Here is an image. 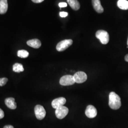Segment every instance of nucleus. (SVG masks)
<instances>
[{"instance_id":"nucleus-1","label":"nucleus","mask_w":128,"mask_h":128,"mask_svg":"<svg viewBox=\"0 0 128 128\" xmlns=\"http://www.w3.org/2000/svg\"><path fill=\"white\" fill-rule=\"evenodd\" d=\"M122 105L120 98L114 92H112L109 94V105L113 110H118Z\"/></svg>"},{"instance_id":"nucleus-2","label":"nucleus","mask_w":128,"mask_h":128,"mask_svg":"<svg viewBox=\"0 0 128 128\" xmlns=\"http://www.w3.org/2000/svg\"><path fill=\"white\" fill-rule=\"evenodd\" d=\"M96 37L99 39L102 44H107L109 41V35L108 33L104 30H99L96 32Z\"/></svg>"},{"instance_id":"nucleus-3","label":"nucleus","mask_w":128,"mask_h":128,"mask_svg":"<svg viewBox=\"0 0 128 128\" xmlns=\"http://www.w3.org/2000/svg\"><path fill=\"white\" fill-rule=\"evenodd\" d=\"M72 40H64L60 42L56 46V49L58 51L61 52L66 50L73 44Z\"/></svg>"},{"instance_id":"nucleus-4","label":"nucleus","mask_w":128,"mask_h":128,"mask_svg":"<svg viewBox=\"0 0 128 128\" xmlns=\"http://www.w3.org/2000/svg\"><path fill=\"white\" fill-rule=\"evenodd\" d=\"M60 83L62 86H68L73 85L75 83V81L73 76L66 75L60 78Z\"/></svg>"},{"instance_id":"nucleus-5","label":"nucleus","mask_w":128,"mask_h":128,"mask_svg":"<svg viewBox=\"0 0 128 128\" xmlns=\"http://www.w3.org/2000/svg\"><path fill=\"white\" fill-rule=\"evenodd\" d=\"M34 112L37 119L40 120L44 119L46 116V110L44 108L40 105H37L35 107Z\"/></svg>"},{"instance_id":"nucleus-6","label":"nucleus","mask_w":128,"mask_h":128,"mask_svg":"<svg viewBox=\"0 0 128 128\" xmlns=\"http://www.w3.org/2000/svg\"><path fill=\"white\" fill-rule=\"evenodd\" d=\"M73 78L75 82L78 84H81L86 81L87 76V74L84 72L79 71L74 74Z\"/></svg>"},{"instance_id":"nucleus-7","label":"nucleus","mask_w":128,"mask_h":128,"mask_svg":"<svg viewBox=\"0 0 128 128\" xmlns=\"http://www.w3.org/2000/svg\"><path fill=\"white\" fill-rule=\"evenodd\" d=\"M68 109L66 107L63 106L56 110L55 114L58 119H63L68 115Z\"/></svg>"},{"instance_id":"nucleus-8","label":"nucleus","mask_w":128,"mask_h":128,"mask_svg":"<svg viewBox=\"0 0 128 128\" xmlns=\"http://www.w3.org/2000/svg\"><path fill=\"white\" fill-rule=\"evenodd\" d=\"M86 116L89 118H94L96 117L97 114V111L96 108L92 105L87 106L85 111Z\"/></svg>"},{"instance_id":"nucleus-9","label":"nucleus","mask_w":128,"mask_h":128,"mask_svg":"<svg viewBox=\"0 0 128 128\" xmlns=\"http://www.w3.org/2000/svg\"><path fill=\"white\" fill-rule=\"evenodd\" d=\"M66 102V99L64 97H60L53 100L52 102V106L54 109H58L61 106H64Z\"/></svg>"},{"instance_id":"nucleus-10","label":"nucleus","mask_w":128,"mask_h":128,"mask_svg":"<svg viewBox=\"0 0 128 128\" xmlns=\"http://www.w3.org/2000/svg\"><path fill=\"white\" fill-rule=\"evenodd\" d=\"M92 4L97 12L101 14L104 12V9L101 5L100 0H92Z\"/></svg>"},{"instance_id":"nucleus-11","label":"nucleus","mask_w":128,"mask_h":128,"mask_svg":"<svg viewBox=\"0 0 128 128\" xmlns=\"http://www.w3.org/2000/svg\"><path fill=\"white\" fill-rule=\"evenodd\" d=\"M5 104L10 109L14 110L17 108V104L15 102V99L14 98L10 97L6 98L5 100Z\"/></svg>"},{"instance_id":"nucleus-12","label":"nucleus","mask_w":128,"mask_h":128,"mask_svg":"<svg viewBox=\"0 0 128 128\" xmlns=\"http://www.w3.org/2000/svg\"><path fill=\"white\" fill-rule=\"evenodd\" d=\"M28 45L34 48H38L41 46L40 41L38 39H33L27 42Z\"/></svg>"},{"instance_id":"nucleus-13","label":"nucleus","mask_w":128,"mask_h":128,"mask_svg":"<svg viewBox=\"0 0 128 128\" xmlns=\"http://www.w3.org/2000/svg\"><path fill=\"white\" fill-rule=\"evenodd\" d=\"M7 0H0V14H5L8 10Z\"/></svg>"},{"instance_id":"nucleus-14","label":"nucleus","mask_w":128,"mask_h":128,"mask_svg":"<svg viewBox=\"0 0 128 128\" xmlns=\"http://www.w3.org/2000/svg\"><path fill=\"white\" fill-rule=\"evenodd\" d=\"M69 6L72 9L78 10L80 8V5L78 0H67Z\"/></svg>"},{"instance_id":"nucleus-15","label":"nucleus","mask_w":128,"mask_h":128,"mask_svg":"<svg viewBox=\"0 0 128 128\" xmlns=\"http://www.w3.org/2000/svg\"><path fill=\"white\" fill-rule=\"evenodd\" d=\"M117 6L120 9L124 10H128V1L127 0H119Z\"/></svg>"},{"instance_id":"nucleus-16","label":"nucleus","mask_w":128,"mask_h":128,"mask_svg":"<svg viewBox=\"0 0 128 128\" xmlns=\"http://www.w3.org/2000/svg\"><path fill=\"white\" fill-rule=\"evenodd\" d=\"M13 71L16 73H20L24 71V69L23 68V65L20 63H15L13 65L12 68Z\"/></svg>"},{"instance_id":"nucleus-17","label":"nucleus","mask_w":128,"mask_h":128,"mask_svg":"<svg viewBox=\"0 0 128 128\" xmlns=\"http://www.w3.org/2000/svg\"><path fill=\"white\" fill-rule=\"evenodd\" d=\"M17 56L20 58H27L29 56V53L25 50H20L17 52Z\"/></svg>"},{"instance_id":"nucleus-18","label":"nucleus","mask_w":128,"mask_h":128,"mask_svg":"<svg viewBox=\"0 0 128 128\" xmlns=\"http://www.w3.org/2000/svg\"><path fill=\"white\" fill-rule=\"evenodd\" d=\"M8 79L7 78H0V86H5L8 82Z\"/></svg>"},{"instance_id":"nucleus-19","label":"nucleus","mask_w":128,"mask_h":128,"mask_svg":"<svg viewBox=\"0 0 128 128\" xmlns=\"http://www.w3.org/2000/svg\"><path fill=\"white\" fill-rule=\"evenodd\" d=\"M60 17H61L62 18H64V17H66L68 15V13L66 12H60Z\"/></svg>"},{"instance_id":"nucleus-20","label":"nucleus","mask_w":128,"mask_h":128,"mask_svg":"<svg viewBox=\"0 0 128 128\" xmlns=\"http://www.w3.org/2000/svg\"><path fill=\"white\" fill-rule=\"evenodd\" d=\"M59 6L60 8H64V7H66L67 6V4L66 2H60L59 4Z\"/></svg>"},{"instance_id":"nucleus-21","label":"nucleus","mask_w":128,"mask_h":128,"mask_svg":"<svg viewBox=\"0 0 128 128\" xmlns=\"http://www.w3.org/2000/svg\"><path fill=\"white\" fill-rule=\"evenodd\" d=\"M4 116V111L0 108V119H2Z\"/></svg>"},{"instance_id":"nucleus-22","label":"nucleus","mask_w":128,"mask_h":128,"mask_svg":"<svg viewBox=\"0 0 128 128\" xmlns=\"http://www.w3.org/2000/svg\"><path fill=\"white\" fill-rule=\"evenodd\" d=\"M32 2L34 3H36V4H38V3H40L42 2H43L44 0H32Z\"/></svg>"},{"instance_id":"nucleus-23","label":"nucleus","mask_w":128,"mask_h":128,"mask_svg":"<svg viewBox=\"0 0 128 128\" xmlns=\"http://www.w3.org/2000/svg\"><path fill=\"white\" fill-rule=\"evenodd\" d=\"M4 128H14V127L12 125H6L5 126Z\"/></svg>"},{"instance_id":"nucleus-24","label":"nucleus","mask_w":128,"mask_h":128,"mask_svg":"<svg viewBox=\"0 0 128 128\" xmlns=\"http://www.w3.org/2000/svg\"><path fill=\"white\" fill-rule=\"evenodd\" d=\"M125 60L126 62H128V54L125 56Z\"/></svg>"},{"instance_id":"nucleus-25","label":"nucleus","mask_w":128,"mask_h":128,"mask_svg":"<svg viewBox=\"0 0 128 128\" xmlns=\"http://www.w3.org/2000/svg\"><path fill=\"white\" fill-rule=\"evenodd\" d=\"M127 45L128 46V40H127Z\"/></svg>"}]
</instances>
